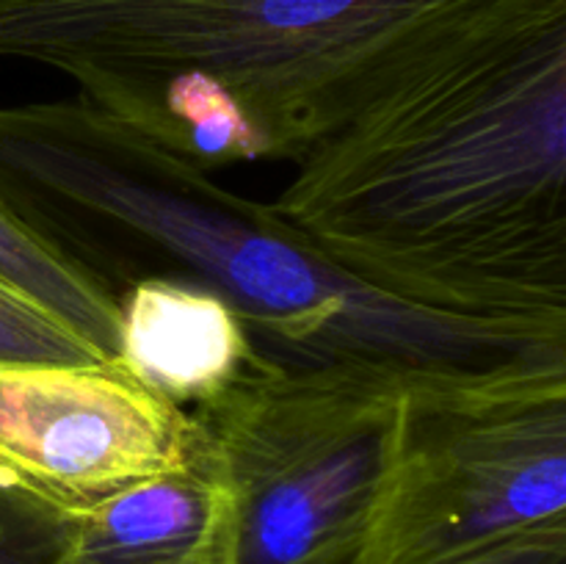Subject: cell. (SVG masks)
Masks as SVG:
<instances>
[{
  "instance_id": "6",
  "label": "cell",
  "mask_w": 566,
  "mask_h": 564,
  "mask_svg": "<svg viewBox=\"0 0 566 564\" xmlns=\"http://www.w3.org/2000/svg\"><path fill=\"white\" fill-rule=\"evenodd\" d=\"M202 424L144 387L116 359L0 363V470L61 509L177 470Z\"/></svg>"
},
{
  "instance_id": "12",
  "label": "cell",
  "mask_w": 566,
  "mask_h": 564,
  "mask_svg": "<svg viewBox=\"0 0 566 564\" xmlns=\"http://www.w3.org/2000/svg\"><path fill=\"white\" fill-rule=\"evenodd\" d=\"M462 564H566V540L520 542Z\"/></svg>"
},
{
  "instance_id": "1",
  "label": "cell",
  "mask_w": 566,
  "mask_h": 564,
  "mask_svg": "<svg viewBox=\"0 0 566 564\" xmlns=\"http://www.w3.org/2000/svg\"><path fill=\"white\" fill-rule=\"evenodd\" d=\"M0 208L111 299L155 276L216 293L265 370L387 382L412 401L566 376V335L385 296L269 199L221 186L77 94L0 105Z\"/></svg>"
},
{
  "instance_id": "10",
  "label": "cell",
  "mask_w": 566,
  "mask_h": 564,
  "mask_svg": "<svg viewBox=\"0 0 566 564\" xmlns=\"http://www.w3.org/2000/svg\"><path fill=\"white\" fill-rule=\"evenodd\" d=\"M0 363H111L61 315L0 276Z\"/></svg>"
},
{
  "instance_id": "11",
  "label": "cell",
  "mask_w": 566,
  "mask_h": 564,
  "mask_svg": "<svg viewBox=\"0 0 566 564\" xmlns=\"http://www.w3.org/2000/svg\"><path fill=\"white\" fill-rule=\"evenodd\" d=\"M0 470V564H75L72 518Z\"/></svg>"
},
{
  "instance_id": "8",
  "label": "cell",
  "mask_w": 566,
  "mask_h": 564,
  "mask_svg": "<svg viewBox=\"0 0 566 564\" xmlns=\"http://www.w3.org/2000/svg\"><path fill=\"white\" fill-rule=\"evenodd\" d=\"M116 363L186 412L210 407L265 370L230 304L205 288L142 280L116 296Z\"/></svg>"
},
{
  "instance_id": "5",
  "label": "cell",
  "mask_w": 566,
  "mask_h": 564,
  "mask_svg": "<svg viewBox=\"0 0 566 564\" xmlns=\"http://www.w3.org/2000/svg\"><path fill=\"white\" fill-rule=\"evenodd\" d=\"M534 540H566V376L409 398L363 564H462Z\"/></svg>"
},
{
  "instance_id": "9",
  "label": "cell",
  "mask_w": 566,
  "mask_h": 564,
  "mask_svg": "<svg viewBox=\"0 0 566 564\" xmlns=\"http://www.w3.org/2000/svg\"><path fill=\"white\" fill-rule=\"evenodd\" d=\"M0 276L61 315L97 352L116 359L119 348L116 299L77 274L66 260L44 247L3 208H0Z\"/></svg>"
},
{
  "instance_id": "2",
  "label": "cell",
  "mask_w": 566,
  "mask_h": 564,
  "mask_svg": "<svg viewBox=\"0 0 566 564\" xmlns=\"http://www.w3.org/2000/svg\"><path fill=\"white\" fill-rule=\"evenodd\" d=\"M269 205L385 296L566 335V0L359 116Z\"/></svg>"
},
{
  "instance_id": "7",
  "label": "cell",
  "mask_w": 566,
  "mask_h": 564,
  "mask_svg": "<svg viewBox=\"0 0 566 564\" xmlns=\"http://www.w3.org/2000/svg\"><path fill=\"white\" fill-rule=\"evenodd\" d=\"M232 542L235 492L205 426L182 468L116 490L72 518L75 564H230Z\"/></svg>"
},
{
  "instance_id": "3",
  "label": "cell",
  "mask_w": 566,
  "mask_h": 564,
  "mask_svg": "<svg viewBox=\"0 0 566 564\" xmlns=\"http://www.w3.org/2000/svg\"><path fill=\"white\" fill-rule=\"evenodd\" d=\"M556 0H0V59L208 171L302 164L352 122Z\"/></svg>"
},
{
  "instance_id": "4",
  "label": "cell",
  "mask_w": 566,
  "mask_h": 564,
  "mask_svg": "<svg viewBox=\"0 0 566 564\" xmlns=\"http://www.w3.org/2000/svg\"><path fill=\"white\" fill-rule=\"evenodd\" d=\"M409 393L343 374L254 370L191 412L235 492L230 564H363Z\"/></svg>"
}]
</instances>
